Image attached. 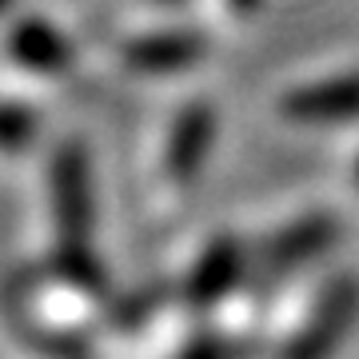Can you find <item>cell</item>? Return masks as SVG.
<instances>
[{
  "mask_svg": "<svg viewBox=\"0 0 359 359\" xmlns=\"http://www.w3.org/2000/svg\"><path fill=\"white\" fill-rule=\"evenodd\" d=\"M283 116L304 124H332V120H355L359 116V76H339L327 84L295 88L283 96Z\"/></svg>",
  "mask_w": 359,
  "mask_h": 359,
  "instance_id": "7a4b0ae2",
  "label": "cell"
},
{
  "mask_svg": "<svg viewBox=\"0 0 359 359\" xmlns=\"http://www.w3.org/2000/svg\"><path fill=\"white\" fill-rule=\"evenodd\" d=\"M8 52H13V60H20L32 72H60L72 60L68 40L48 20H25V25H16L13 36H8Z\"/></svg>",
  "mask_w": 359,
  "mask_h": 359,
  "instance_id": "277c9868",
  "label": "cell"
},
{
  "mask_svg": "<svg viewBox=\"0 0 359 359\" xmlns=\"http://www.w3.org/2000/svg\"><path fill=\"white\" fill-rule=\"evenodd\" d=\"M236 268H240V264H236L231 244H216L204 259H200V268H196V276H192L196 299H212V295L228 292L231 280H236Z\"/></svg>",
  "mask_w": 359,
  "mask_h": 359,
  "instance_id": "52a82bcc",
  "label": "cell"
},
{
  "mask_svg": "<svg viewBox=\"0 0 359 359\" xmlns=\"http://www.w3.org/2000/svg\"><path fill=\"white\" fill-rule=\"evenodd\" d=\"M332 236H335V224L332 219H308V224H299V228L292 231V236H283L280 244H276V259H304L311 256V252H323V248L332 244Z\"/></svg>",
  "mask_w": 359,
  "mask_h": 359,
  "instance_id": "ba28073f",
  "label": "cell"
},
{
  "mask_svg": "<svg viewBox=\"0 0 359 359\" xmlns=\"http://www.w3.org/2000/svg\"><path fill=\"white\" fill-rule=\"evenodd\" d=\"M36 136V116L16 104H0V148H25Z\"/></svg>",
  "mask_w": 359,
  "mask_h": 359,
  "instance_id": "9c48e42d",
  "label": "cell"
},
{
  "mask_svg": "<svg viewBox=\"0 0 359 359\" xmlns=\"http://www.w3.org/2000/svg\"><path fill=\"white\" fill-rule=\"evenodd\" d=\"M56 188H60V224H65L68 244H84V228H88V180H84V160L80 152L60 156L56 164Z\"/></svg>",
  "mask_w": 359,
  "mask_h": 359,
  "instance_id": "8992f818",
  "label": "cell"
},
{
  "mask_svg": "<svg viewBox=\"0 0 359 359\" xmlns=\"http://www.w3.org/2000/svg\"><path fill=\"white\" fill-rule=\"evenodd\" d=\"M204 40L200 36H184V32H156V36L132 40L124 48V65L140 68V72H176L200 60Z\"/></svg>",
  "mask_w": 359,
  "mask_h": 359,
  "instance_id": "5b68a950",
  "label": "cell"
},
{
  "mask_svg": "<svg viewBox=\"0 0 359 359\" xmlns=\"http://www.w3.org/2000/svg\"><path fill=\"white\" fill-rule=\"evenodd\" d=\"M359 308V287L351 280H339L327 287L320 311L311 316V323L304 327V335L292 344V351L283 359H332V351L339 347L347 323L355 320Z\"/></svg>",
  "mask_w": 359,
  "mask_h": 359,
  "instance_id": "6da1fadb",
  "label": "cell"
},
{
  "mask_svg": "<svg viewBox=\"0 0 359 359\" xmlns=\"http://www.w3.org/2000/svg\"><path fill=\"white\" fill-rule=\"evenodd\" d=\"M8 4H13V0H0V13H4V8H8Z\"/></svg>",
  "mask_w": 359,
  "mask_h": 359,
  "instance_id": "30bf717a",
  "label": "cell"
},
{
  "mask_svg": "<svg viewBox=\"0 0 359 359\" xmlns=\"http://www.w3.org/2000/svg\"><path fill=\"white\" fill-rule=\"evenodd\" d=\"M212 128H216V120H212V108L208 104L184 108V116L176 120V128L168 136V152H164V172L176 184L196 180L208 148H212Z\"/></svg>",
  "mask_w": 359,
  "mask_h": 359,
  "instance_id": "3957f363",
  "label": "cell"
}]
</instances>
